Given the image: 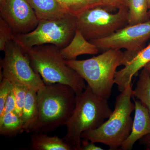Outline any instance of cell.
I'll return each instance as SVG.
<instances>
[{
	"label": "cell",
	"mask_w": 150,
	"mask_h": 150,
	"mask_svg": "<svg viewBox=\"0 0 150 150\" xmlns=\"http://www.w3.org/2000/svg\"><path fill=\"white\" fill-rule=\"evenodd\" d=\"M149 38L150 20L139 24L127 25L107 37L89 41L103 52L110 49H125V66L145 48Z\"/></svg>",
	"instance_id": "9"
},
{
	"label": "cell",
	"mask_w": 150,
	"mask_h": 150,
	"mask_svg": "<svg viewBox=\"0 0 150 150\" xmlns=\"http://www.w3.org/2000/svg\"><path fill=\"white\" fill-rule=\"evenodd\" d=\"M128 7V25L139 24L150 20L147 0H129Z\"/></svg>",
	"instance_id": "17"
},
{
	"label": "cell",
	"mask_w": 150,
	"mask_h": 150,
	"mask_svg": "<svg viewBox=\"0 0 150 150\" xmlns=\"http://www.w3.org/2000/svg\"><path fill=\"white\" fill-rule=\"evenodd\" d=\"M37 93L38 116L34 133L50 131L65 125L76 104L74 90L63 84H45Z\"/></svg>",
	"instance_id": "4"
},
{
	"label": "cell",
	"mask_w": 150,
	"mask_h": 150,
	"mask_svg": "<svg viewBox=\"0 0 150 150\" xmlns=\"http://www.w3.org/2000/svg\"><path fill=\"white\" fill-rule=\"evenodd\" d=\"M13 85V91L15 98L16 108L15 112L21 118L23 109L24 106L28 88L20 83L11 82Z\"/></svg>",
	"instance_id": "21"
},
{
	"label": "cell",
	"mask_w": 150,
	"mask_h": 150,
	"mask_svg": "<svg viewBox=\"0 0 150 150\" xmlns=\"http://www.w3.org/2000/svg\"><path fill=\"white\" fill-rule=\"evenodd\" d=\"M103 149L96 145L95 143L83 139L81 142V150H103Z\"/></svg>",
	"instance_id": "26"
},
{
	"label": "cell",
	"mask_w": 150,
	"mask_h": 150,
	"mask_svg": "<svg viewBox=\"0 0 150 150\" xmlns=\"http://www.w3.org/2000/svg\"><path fill=\"white\" fill-rule=\"evenodd\" d=\"M149 62L150 43L124 66V68L116 71L114 82L120 92L125 89L127 84L132 83L133 77Z\"/></svg>",
	"instance_id": "12"
},
{
	"label": "cell",
	"mask_w": 150,
	"mask_h": 150,
	"mask_svg": "<svg viewBox=\"0 0 150 150\" xmlns=\"http://www.w3.org/2000/svg\"><path fill=\"white\" fill-rule=\"evenodd\" d=\"M103 6L108 11L119 9L124 7H128L129 0H101Z\"/></svg>",
	"instance_id": "24"
},
{
	"label": "cell",
	"mask_w": 150,
	"mask_h": 150,
	"mask_svg": "<svg viewBox=\"0 0 150 150\" xmlns=\"http://www.w3.org/2000/svg\"><path fill=\"white\" fill-rule=\"evenodd\" d=\"M133 96L136 98L147 108L150 115V77L144 68L139 75Z\"/></svg>",
	"instance_id": "20"
},
{
	"label": "cell",
	"mask_w": 150,
	"mask_h": 150,
	"mask_svg": "<svg viewBox=\"0 0 150 150\" xmlns=\"http://www.w3.org/2000/svg\"><path fill=\"white\" fill-rule=\"evenodd\" d=\"M30 146L34 150H73L64 139L57 136H48L40 133H34L31 138Z\"/></svg>",
	"instance_id": "16"
},
{
	"label": "cell",
	"mask_w": 150,
	"mask_h": 150,
	"mask_svg": "<svg viewBox=\"0 0 150 150\" xmlns=\"http://www.w3.org/2000/svg\"><path fill=\"white\" fill-rule=\"evenodd\" d=\"M148 13H149V15L150 18V9L149 10V12H148Z\"/></svg>",
	"instance_id": "30"
},
{
	"label": "cell",
	"mask_w": 150,
	"mask_h": 150,
	"mask_svg": "<svg viewBox=\"0 0 150 150\" xmlns=\"http://www.w3.org/2000/svg\"><path fill=\"white\" fill-rule=\"evenodd\" d=\"M67 13L79 16L86 11L96 7L102 6L101 0H57Z\"/></svg>",
	"instance_id": "19"
},
{
	"label": "cell",
	"mask_w": 150,
	"mask_h": 150,
	"mask_svg": "<svg viewBox=\"0 0 150 150\" xmlns=\"http://www.w3.org/2000/svg\"><path fill=\"white\" fill-rule=\"evenodd\" d=\"M33 69L42 78L45 84L60 83L80 93L86 86L85 81L67 64L60 48L52 44L35 46L25 51Z\"/></svg>",
	"instance_id": "3"
},
{
	"label": "cell",
	"mask_w": 150,
	"mask_h": 150,
	"mask_svg": "<svg viewBox=\"0 0 150 150\" xmlns=\"http://www.w3.org/2000/svg\"><path fill=\"white\" fill-rule=\"evenodd\" d=\"M147 1L148 8L149 9H150V0H147Z\"/></svg>",
	"instance_id": "29"
},
{
	"label": "cell",
	"mask_w": 150,
	"mask_h": 150,
	"mask_svg": "<svg viewBox=\"0 0 150 150\" xmlns=\"http://www.w3.org/2000/svg\"><path fill=\"white\" fill-rule=\"evenodd\" d=\"M132 83L116 97L114 109L107 121L96 129L83 132V139L94 143H101L111 150L121 148L131 134L133 119L131 114L135 110L131 101L133 89Z\"/></svg>",
	"instance_id": "2"
},
{
	"label": "cell",
	"mask_w": 150,
	"mask_h": 150,
	"mask_svg": "<svg viewBox=\"0 0 150 150\" xmlns=\"http://www.w3.org/2000/svg\"><path fill=\"white\" fill-rule=\"evenodd\" d=\"M76 30V17L68 13L60 18L39 20L32 31L15 35L13 40L25 51L44 44H52L62 49L72 39Z\"/></svg>",
	"instance_id": "6"
},
{
	"label": "cell",
	"mask_w": 150,
	"mask_h": 150,
	"mask_svg": "<svg viewBox=\"0 0 150 150\" xmlns=\"http://www.w3.org/2000/svg\"><path fill=\"white\" fill-rule=\"evenodd\" d=\"M39 20L56 19L68 13L57 0H28Z\"/></svg>",
	"instance_id": "14"
},
{
	"label": "cell",
	"mask_w": 150,
	"mask_h": 150,
	"mask_svg": "<svg viewBox=\"0 0 150 150\" xmlns=\"http://www.w3.org/2000/svg\"><path fill=\"white\" fill-rule=\"evenodd\" d=\"M139 141L141 144L144 146L146 149L150 150V133L143 137Z\"/></svg>",
	"instance_id": "27"
},
{
	"label": "cell",
	"mask_w": 150,
	"mask_h": 150,
	"mask_svg": "<svg viewBox=\"0 0 150 150\" xmlns=\"http://www.w3.org/2000/svg\"><path fill=\"white\" fill-rule=\"evenodd\" d=\"M37 91L28 90L26 99L22 113L23 131L26 133H34L38 116Z\"/></svg>",
	"instance_id": "15"
},
{
	"label": "cell",
	"mask_w": 150,
	"mask_h": 150,
	"mask_svg": "<svg viewBox=\"0 0 150 150\" xmlns=\"http://www.w3.org/2000/svg\"><path fill=\"white\" fill-rule=\"evenodd\" d=\"M15 34L10 25L6 21L0 17V50L4 51L6 45L13 40Z\"/></svg>",
	"instance_id": "22"
},
{
	"label": "cell",
	"mask_w": 150,
	"mask_h": 150,
	"mask_svg": "<svg viewBox=\"0 0 150 150\" xmlns=\"http://www.w3.org/2000/svg\"><path fill=\"white\" fill-rule=\"evenodd\" d=\"M23 131V122L15 112H8L0 116V134L12 136Z\"/></svg>",
	"instance_id": "18"
},
{
	"label": "cell",
	"mask_w": 150,
	"mask_h": 150,
	"mask_svg": "<svg viewBox=\"0 0 150 150\" xmlns=\"http://www.w3.org/2000/svg\"><path fill=\"white\" fill-rule=\"evenodd\" d=\"M128 25V7L112 13L100 6L76 17V29L88 41L107 37Z\"/></svg>",
	"instance_id": "7"
},
{
	"label": "cell",
	"mask_w": 150,
	"mask_h": 150,
	"mask_svg": "<svg viewBox=\"0 0 150 150\" xmlns=\"http://www.w3.org/2000/svg\"><path fill=\"white\" fill-rule=\"evenodd\" d=\"M3 0H0V2H1Z\"/></svg>",
	"instance_id": "31"
},
{
	"label": "cell",
	"mask_w": 150,
	"mask_h": 150,
	"mask_svg": "<svg viewBox=\"0 0 150 150\" xmlns=\"http://www.w3.org/2000/svg\"><path fill=\"white\" fill-rule=\"evenodd\" d=\"M66 62L86 82L96 94L108 100L111 95L116 69L124 66V52L110 49L98 56L83 60H69Z\"/></svg>",
	"instance_id": "5"
},
{
	"label": "cell",
	"mask_w": 150,
	"mask_h": 150,
	"mask_svg": "<svg viewBox=\"0 0 150 150\" xmlns=\"http://www.w3.org/2000/svg\"><path fill=\"white\" fill-rule=\"evenodd\" d=\"M0 14L15 35L32 31L39 21L28 0H3L0 2Z\"/></svg>",
	"instance_id": "10"
},
{
	"label": "cell",
	"mask_w": 150,
	"mask_h": 150,
	"mask_svg": "<svg viewBox=\"0 0 150 150\" xmlns=\"http://www.w3.org/2000/svg\"><path fill=\"white\" fill-rule=\"evenodd\" d=\"M76 95L74 109L65 123L67 131L63 139L73 150H81L82 134L101 126L112 111L108 100L98 96L88 85Z\"/></svg>",
	"instance_id": "1"
},
{
	"label": "cell",
	"mask_w": 150,
	"mask_h": 150,
	"mask_svg": "<svg viewBox=\"0 0 150 150\" xmlns=\"http://www.w3.org/2000/svg\"><path fill=\"white\" fill-rule=\"evenodd\" d=\"M99 51L97 46L86 40L77 29L69 44L60 49L61 54L66 61L76 60L77 57L81 55L97 54Z\"/></svg>",
	"instance_id": "13"
},
{
	"label": "cell",
	"mask_w": 150,
	"mask_h": 150,
	"mask_svg": "<svg viewBox=\"0 0 150 150\" xmlns=\"http://www.w3.org/2000/svg\"><path fill=\"white\" fill-rule=\"evenodd\" d=\"M13 90V85L8 79L3 78L0 83V114L2 112L6 100L11 92Z\"/></svg>",
	"instance_id": "23"
},
{
	"label": "cell",
	"mask_w": 150,
	"mask_h": 150,
	"mask_svg": "<svg viewBox=\"0 0 150 150\" xmlns=\"http://www.w3.org/2000/svg\"><path fill=\"white\" fill-rule=\"evenodd\" d=\"M135 104V115L131 134L121 146L123 150L132 149L134 144L150 133V115L147 108L139 100L133 96Z\"/></svg>",
	"instance_id": "11"
},
{
	"label": "cell",
	"mask_w": 150,
	"mask_h": 150,
	"mask_svg": "<svg viewBox=\"0 0 150 150\" xmlns=\"http://www.w3.org/2000/svg\"><path fill=\"white\" fill-rule=\"evenodd\" d=\"M1 62L2 78L24 85L28 89L39 90L45 85L41 76L33 69L27 55L21 46L12 40L6 45Z\"/></svg>",
	"instance_id": "8"
},
{
	"label": "cell",
	"mask_w": 150,
	"mask_h": 150,
	"mask_svg": "<svg viewBox=\"0 0 150 150\" xmlns=\"http://www.w3.org/2000/svg\"><path fill=\"white\" fill-rule=\"evenodd\" d=\"M16 108L15 98L13 91L11 92L8 97L6 100L2 112L0 114V116L8 112H15Z\"/></svg>",
	"instance_id": "25"
},
{
	"label": "cell",
	"mask_w": 150,
	"mask_h": 150,
	"mask_svg": "<svg viewBox=\"0 0 150 150\" xmlns=\"http://www.w3.org/2000/svg\"><path fill=\"white\" fill-rule=\"evenodd\" d=\"M144 68L147 72L148 74L149 75L150 77V62H149L148 64H147Z\"/></svg>",
	"instance_id": "28"
}]
</instances>
